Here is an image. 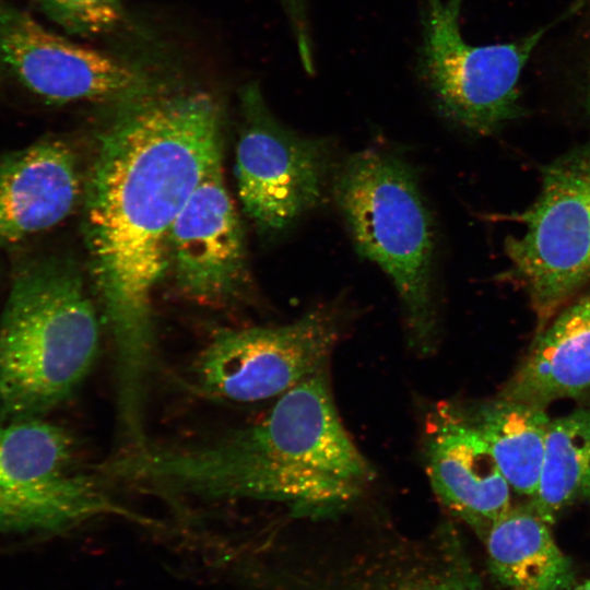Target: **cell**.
<instances>
[{"label":"cell","mask_w":590,"mask_h":590,"mask_svg":"<svg viewBox=\"0 0 590 590\" xmlns=\"http://www.w3.org/2000/svg\"><path fill=\"white\" fill-rule=\"evenodd\" d=\"M461 4L425 0L420 74L444 117L485 135L522 115L521 78L554 19L516 40L476 46L461 34Z\"/></svg>","instance_id":"8992f818"},{"label":"cell","mask_w":590,"mask_h":590,"mask_svg":"<svg viewBox=\"0 0 590 590\" xmlns=\"http://www.w3.org/2000/svg\"><path fill=\"white\" fill-rule=\"evenodd\" d=\"M113 483L169 499H259L318 520L363 496L375 470L337 410L328 367L281 394L260 421L181 447L125 448L102 465Z\"/></svg>","instance_id":"7a4b0ae2"},{"label":"cell","mask_w":590,"mask_h":590,"mask_svg":"<svg viewBox=\"0 0 590 590\" xmlns=\"http://www.w3.org/2000/svg\"><path fill=\"white\" fill-rule=\"evenodd\" d=\"M168 269L177 290L197 304L222 306L247 282L245 235L222 163L193 190L168 237Z\"/></svg>","instance_id":"7c38bea8"},{"label":"cell","mask_w":590,"mask_h":590,"mask_svg":"<svg viewBox=\"0 0 590 590\" xmlns=\"http://www.w3.org/2000/svg\"><path fill=\"white\" fill-rule=\"evenodd\" d=\"M101 479L75 468L70 434L39 417L0 422V532H55L126 512Z\"/></svg>","instance_id":"52a82bcc"},{"label":"cell","mask_w":590,"mask_h":590,"mask_svg":"<svg viewBox=\"0 0 590 590\" xmlns=\"http://www.w3.org/2000/svg\"><path fill=\"white\" fill-rule=\"evenodd\" d=\"M332 192L357 252L392 281L409 342L429 353L438 335L434 237L412 167L391 152L366 149L337 166Z\"/></svg>","instance_id":"277c9868"},{"label":"cell","mask_w":590,"mask_h":590,"mask_svg":"<svg viewBox=\"0 0 590 590\" xmlns=\"http://www.w3.org/2000/svg\"><path fill=\"white\" fill-rule=\"evenodd\" d=\"M590 389V293L539 332L500 397L545 409Z\"/></svg>","instance_id":"9a60e30c"},{"label":"cell","mask_w":590,"mask_h":590,"mask_svg":"<svg viewBox=\"0 0 590 590\" xmlns=\"http://www.w3.org/2000/svg\"><path fill=\"white\" fill-rule=\"evenodd\" d=\"M40 11L66 32L84 37L116 30L125 19L122 0H35Z\"/></svg>","instance_id":"ffe728a7"},{"label":"cell","mask_w":590,"mask_h":590,"mask_svg":"<svg viewBox=\"0 0 590 590\" xmlns=\"http://www.w3.org/2000/svg\"><path fill=\"white\" fill-rule=\"evenodd\" d=\"M78 161L57 139L38 141L0 158V245L47 231L76 206Z\"/></svg>","instance_id":"5bb4252c"},{"label":"cell","mask_w":590,"mask_h":590,"mask_svg":"<svg viewBox=\"0 0 590 590\" xmlns=\"http://www.w3.org/2000/svg\"><path fill=\"white\" fill-rule=\"evenodd\" d=\"M459 411L485 441L510 488L531 498L538 487L551 421L545 409L499 396Z\"/></svg>","instance_id":"e0dca14e"},{"label":"cell","mask_w":590,"mask_h":590,"mask_svg":"<svg viewBox=\"0 0 590 590\" xmlns=\"http://www.w3.org/2000/svg\"><path fill=\"white\" fill-rule=\"evenodd\" d=\"M288 590H481L457 532L310 551L286 570Z\"/></svg>","instance_id":"8fae6325"},{"label":"cell","mask_w":590,"mask_h":590,"mask_svg":"<svg viewBox=\"0 0 590 590\" xmlns=\"http://www.w3.org/2000/svg\"><path fill=\"white\" fill-rule=\"evenodd\" d=\"M428 422L425 464L441 504L484 540L509 509L510 486L485 441L458 408L441 406Z\"/></svg>","instance_id":"4fadbf2b"},{"label":"cell","mask_w":590,"mask_h":590,"mask_svg":"<svg viewBox=\"0 0 590 590\" xmlns=\"http://www.w3.org/2000/svg\"><path fill=\"white\" fill-rule=\"evenodd\" d=\"M526 70L570 88L590 119V0H573L554 17Z\"/></svg>","instance_id":"d6986e66"},{"label":"cell","mask_w":590,"mask_h":590,"mask_svg":"<svg viewBox=\"0 0 590 590\" xmlns=\"http://www.w3.org/2000/svg\"><path fill=\"white\" fill-rule=\"evenodd\" d=\"M576 590H590V580L579 586Z\"/></svg>","instance_id":"7402d4cb"},{"label":"cell","mask_w":590,"mask_h":590,"mask_svg":"<svg viewBox=\"0 0 590 590\" xmlns=\"http://www.w3.org/2000/svg\"><path fill=\"white\" fill-rule=\"evenodd\" d=\"M0 70L33 95L57 104L88 101L110 106L156 85L138 68L46 30L4 0Z\"/></svg>","instance_id":"30bf717a"},{"label":"cell","mask_w":590,"mask_h":590,"mask_svg":"<svg viewBox=\"0 0 590 590\" xmlns=\"http://www.w3.org/2000/svg\"><path fill=\"white\" fill-rule=\"evenodd\" d=\"M84 187L90 271L114 345L116 412H145L155 338L153 294L172 226L222 163V111L201 90L156 84L109 106Z\"/></svg>","instance_id":"6da1fadb"},{"label":"cell","mask_w":590,"mask_h":590,"mask_svg":"<svg viewBox=\"0 0 590 590\" xmlns=\"http://www.w3.org/2000/svg\"><path fill=\"white\" fill-rule=\"evenodd\" d=\"M95 308L71 262L16 273L0 321V415L39 417L73 393L98 352Z\"/></svg>","instance_id":"3957f363"},{"label":"cell","mask_w":590,"mask_h":590,"mask_svg":"<svg viewBox=\"0 0 590 590\" xmlns=\"http://www.w3.org/2000/svg\"><path fill=\"white\" fill-rule=\"evenodd\" d=\"M590 499V410L550 421L540 477L530 504L552 524L568 506Z\"/></svg>","instance_id":"ac0fdd59"},{"label":"cell","mask_w":590,"mask_h":590,"mask_svg":"<svg viewBox=\"0 0 590 590\" xmlns=\"http://www.w3.org/2000/svg\"><path fill=\"white\" fill-rule=\"evenodd\" d=\"M235 174L244 211L264 234L291 227L322 200L332 172L326 141L303 137L276 119L258 82L238 94Z\"/></svg>","instance_id":"9c48e42d"},{"label":"cell","mask_w":590,"mask_h":590,"mask_svg":"<svg viewBox=\"0 0 590 590\" xmlns=\"http://www.w3.org/2000/svg\"><path fill=\"white\" fill-rule=\"evenodd\" d=\"M291 25L304 70L315 71L312 42L309 31L306 0H279Z\"/></svg>","instance_id":"44dd1931"},{"label":"cell","mask_w":590,"mask_h":590,"mask_svg":"<svg viewBox=\"0 0 590 590\" xmlns=\"http://www.w3.org/2000/svg\"><path fill=\"white\" fill-rule=\"evenodd\" d=\"M530 503L510 506L484 538L488 565L509 590H568L574 582L570 560Z\"/></svg>","instance_id":"2e32d148"},{"label":"cell","mask_w":590,"mask_h":590,"mask_svg":"<svg viewBox=\"0 0 590 590\" xmlns=\"http://www.w3.org/2000/svg\"><path fill=\"white\" fill-rule=\"evenodd\" d=\"M507 275L529 296L542 329L590 283V146L547 164L535 200L516 217Z\"/></svg>","instance_id":"5b68a950"},{"label":"cell","mask_w":590,"mask_h":590,"mask_svg":"<svg viewBox=\"0 0 590 590\" xmlns=\"http://www.w3.org/2000/svg\"><path fill=\"white\" fill-rule=\"evenodd\" d=\"M347 317L343 306L327 305L284 326L217 331L193 366L197 386L237 402L280 397L328 367Z\"/></svg>","instance_id":"ba28073f"}]
</instances>
